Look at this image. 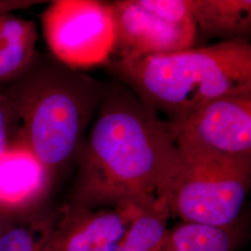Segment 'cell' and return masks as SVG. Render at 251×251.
<instances>
[{
	"instance_id": "obj_1",
	"label": "cell",
	"mask_w": 251,
	"mask_h": 251,
	"mask_svg": "<svg viewBox=\"0 0 251 251\" xmlns=\"http://www.w3.org/2000/svg\"><path fill=\"white\" fill-rule=\"evenodd\" d=\"M95 117L75 156L71 202L109 208L160 198L179 160L169 126L121 84L108 86Z\"/></svg>"
},
{
	"instance_id": "obj_2",
	"label": "cell",
	"mask_w": 251,
	"mask_h": 251,
	"mask_svg": "<svg viewBox=\"0 0 251 251\" xmlns=\"http://www.w3.org/2000/svg\"><path fill=\"white\" fill-rule=\"evenodd\" d=\"M106 65L162 117L175 140L189 117L206 103L251 92V46L247 39Z\"/></svg>"
},
{
	"instance_id": "obj_3",
	"label": "cell",
	"mask_w": 251,
	"mask_h": 251,
	"mask_svg": "<svg viewBox=\"0 0 251 251\" xmlns=\"http://www.w3.org/2000/svg\"><path fill=\"white\" fill-rule=\"evenodd\" d=\"M3 85L18 114L24 143L54 175L75 158L108 90L95 77L40 54Z\"/></svg>"
},
{
	"instance_id": "obj_4",
	"label": "cell",
	"mask_w": 251,
	"mask_h": 251,
	"mask_svg": "<svg viewBox=\"0 0 251 251\" xmlns=\"http://www.w3.org/2000/svg\"><path fill=\"white\" fill-rule=\"evenodd\" d=\"M162 199L182 223L233 228L251 186V162L179 152Z\"/></svg>"
},
{
	"instance_id": "obj_5",
	"label": "cell",
	"mask_w": 251,
	"mask_h": 251,
	"mask_svg": "<svg viewBox=\"0 0 251 251\" xmlns=\"http://www.w3.org/2000/svg\"><path fill=\"white\" fill-rule=\"evenodd\" d=\"M110 4L115 19V60L111 61L172 53L195 44L198 29L188 0H118Z\"/></svg>"
},
{
	"instance_id": "obj_6",
	"label": "cell",
	"mask_w": 251,
	"mask_h": 251,
	"mask_svg": "<svg viewBox=\"0 0 251 251\" xmlns=\"http://www.w3.org/2000/svg\"><path fill=\"white\" fill-rule=\"evenodd\" d=\"M53 57L75 69L107 64L115 47V19L109 2L52 1L41 15Z\"/></svg>"
},
{
	"instance_id": "obj_7",
	"label": "cell",
	"mask_w": 251,
	"mask_h": 251,
	"mask_svg": "<svg viewBox=\"0 0 251 251\" xmlns=\"http://www.w3.org/2000/svg\"><path fill=\"white\" fill-rule=\"evenodd\" d=\"M179 152L251 162V92L214 100L189 117L176 138Z\"/></svg>"
},
{
	"instance_id": "obj_8",
	"label": "cell",
	"mask_w": 251,
	"mask_h": 251,
	"mask_svg": "<svg viewBox=\"0 0 251 251\" xmlns=\"http://www.w3.org/2000/svg\"><path fill=\"white\" fill-rule=\"evenodd\" d=\"M142 205L90 208L64 204L53 211L45 251H115Z\"/></svg>"
},
{
	"instance_id": "obj_9",
	"label": "cell",
	"mask_w": 251,
	"mask_h": 251,
	"mask_svg": "<svg viewBox=\"0 0 251 251\" xmlns=\"http://www.w3.org/2000/svg\"><path fill=\"white\" fill-rule=\"evenodd\" d=\"M53 179V173L26 144L10 148L0 157V210L8 219L36 212Z\"/></svg>"
},
{
	"instance_id": "obj_10",
	"label": "cell",
	"mask_w": 251,
	"mask_h": 251,
	"mask_svg": "<svg viewBox=\"0 0 251 251\" xmlns=\"http://www.w3.org/2000/svg\"><path fill=\"white\" fill-rule=\"evenodd\" d=\"M197 29L224 40L246 39L251 30L250 0H188Z\"/></svg>"
},
{
	"instance_id": "obj_11",
	"label": "cell",
	"mask_w": 251,
	"mask_h": 251,
	"mask_svg": "<svg viewBox=\"0 0 251 251\" xmlns=\"http://www.w3.org/2000/svg\"><path fill=\"white\" fill-rule=\"evenodd\" d=\"M37 30L34 22L11 13L0 15V84L14 79L36 61Z\"/></svg>"
},
{
	"instance_id": "obj_12",
	"label": "cell",
	"mask_w": 251,
	"mask_h": 251,
	"mask_svg": "<svg viewBox=\"0 0 251 251\" xmlns=\"http://www.w3.org/2000/svg\"><path fill=\"white\" fill-rule=\"evenodd\" d=\"M170 212L156 198L140 206L115 251H162L170 229Z\"/></svg>"
},
{
	"instance_id": "obj_13",
	"label": "cell",
	"mask_w": 251,
	"mask_h": 251,
	"mask_svg": "<svg viewBox=\"0 0 251 251\" xmlns=\"http://www.w3.org/2000/svg\"><path fill=\"white\" fill-rule=\"evenodd\" d=\"M233 228L181 223L169 231L162 251H233Z\"/></svg>"
},
{
	"instance_id": "obj_14",
	"label": "cell",
	"mask_w": 251,
	"mask_h": 251,
	"mask_svg": "<svg viewBox=\"0 0 251 251\" xmlns=\"http://www.w3.org/2000/svg\"><path fill=\"white\" fill-rule=\"evenodd\" d=\"M53 212L9 219L0 235V251H45Z\"/></svg>"
},
{
	"instance_id": "obj_15",
	"label": "cell",
	"mask_w": 251,
	"mask_h": 251,
	"mask_svg": "<svg viewBox=\"0 0 251 251\" xmlns=\"http://www.w3.org/2000/svg\"><path fill=\"white\" fill-rule=\"evenodd\" d=\"M23 143L18 114L9 97L0 90V157Z\"/></svg>"
},
{
	"instance_id": "obj_16",
	"label": "cell",
	"mask_w": 251,
	"mask_h": 251,
	"mask_svg": "<svg viewBox=\"0 0 251 251\" xmlns=\"http://www.w3.org/2000/svg\"><path fill=\"white\" fill-rule=\"evenodd\" d=\"M8 220H9V219L0 210V235H1V233H2V231H3V229H4V226L6 225V223H7Z\"/></svg>"
}]
</instances>
